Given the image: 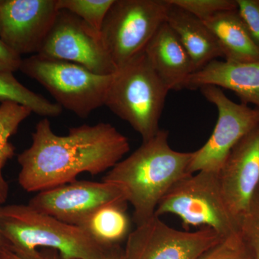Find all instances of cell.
Returning <instances> with one entry per match:
<instances>
[{"label":"cell","mask_w":259,"mask_h":259,"mask_svg":"<svg viewBox=\"0 0 259 259\" xmlns=\"http://www.w3.org/2000/svg\"><path fill=\"white\" fill-rule=\"evenodd\" d=\"M128 139L107 122L71 127L56 135L50 120L37 122L30 147L20 153L18 182L24 190L40 192L76 181L81 173L111 169L130 151Z\"/></svg>","instance_id":"1"},{"label":"cell","mask_w":259,"mask_h":259,"mask_svg":"<svg viewBox=\"0 0 259 259\" xmlns=\"http://www.w3.org/2000/svg\"><path fill=\"white\" fill-rule=\"evenodd\" d=\"M192 157V152L172 149L168 131L160 129L154 137L112 167L102 181L124 187L127 202L134 207V223L141 226L155 215L167 192L190 175Z\"/></svg>","instance_id":"2"},{"label":"cell","mask_w":259,"mask_h":259,"mask_svg":"<svg viewBox=\"0 0 259 259\" xmlns=\"http://www.w3.org/2000/svg\"><path fill=\"white\" fill-rule=\"evenodd\" d=\"M0 229L11 251L29 258L39 248H51L65 259H100L108 247L94 241L81 227L62 222L29 204L0 207Z\"/></svg>","instance_id":"3"},{"label":"cell","mask_w":259,"mask_h":259,"mask_svg":"<svg viewBox=\"0 0 259 259\" xmlns=\"http://www.w3.org/2000/svg\"><path fill=\"white\" fill-rule=\"evenodd\" d=\"M168 92L144 51L117 69L105 106L127 122L146 142L160 131Z\"/></svg>","instance_id":"4"},{"label":"cell","mask_w":259,"mask_h":259,"mask_svg":"<svg viewBox=\"0 0 259 259\" xmlns=\"http://www.w3.org/2000/svg\"><path fill=\"white\" fill-rule=\"evenodd\" d=\"M20 71L47 89L62 108L82 119L105 105L115 74H97L80 65L42 54L23 59Z\"/></svg>","instance_id":"5"},{"label":"cell","mask_w":259,"mask_h":259,"mask_svg":"<svg viewBox=\"0 0 259 259\" xmlns=\"http://www.w3.org/2000/svg\"><path fill=\"white\" fill-rule=\"evenodd\" d=\"M218 174L202 171L184 177L163 196L155 215H177L186 231L190 227L210 228L222 238L239 233L240 222L227 205Z\"/></svg>","instance_id":"6"},{"label":"cell","mask_w":259,"mask_h":259,"mask_svg":"<svg viewBox=\"0 0 259 259\" xmlns=\"http://www.w3.org/2000/svg\"><path fill=\"white\" fill-rule=\"evenodd\" d=\"M168 8L167 0H115L100 35L117 69L144 52L166 22Z\"/></svg>","instance_id":"7"},{"label":"cell","mask_w":259,"mask_h":259,"mask_svg":"<svg viewBox=\"0 0 259 259\" xmlns=\"http://www.w3.org/2000/svg\"><path fill=\"white\" fill-rule=\"evenodd\" d=\"M218 110V120L204 146L192 152L190 175L199 171L218 173L232 149L245 136L259 126V109L232 101L222 89L204 86L199 89Z\"/></svg>","instance_id":"8"},{"label":"cell","mask_w":259,"mask_h":259,"mask_svg":"<svg viewBox=\"0 0 259 259\" xmlns=\"http://www.w3.org/2000/svg\"><path fill=\"white\" fill-rule=\"evenodd\" d=\"M223 239L210 228L179 231L154 215L131 232L124 253L125 259H197Z\"/></svg>","instance_id":"9"},{"label":"cell","mask_w":259,"mask_h":259,"mask_svg":"<svg viewBox=\"0 0 259 259\" xmlns=\"http://www.w3.org/2000/svg\"><path fill=\"white\" fill-rule=\"evenodd\" d=\"M127 203L122 186L105 181L76 180L38 192L28 204L62 222L80 227L102 207Z\"/></svg>","instance_id":"10"},{"label":"cell","mask_w":259,"mask_h":259,"mask_svg":"<svg viewBox=\"0 0 259 259\" xmlns=\"http://www.w3.org/2000/svg\"><path fill=\"white\" fill-rule=\"evenodd\" d=\"M38 54L74 63L104 76L113 75L117 69L104 46L100 32L64 10H59Z\"/></svg>","instance_id":"11"},{"label":"cell","mask_w":259,"mask_h":259,"mask_svg":"<svg viewBox=\"0 0 259 259\" xmlns=\"http://www.w3.org/2000/svg\"><path fill=\"white\" fill-rule=\"evenodd\" d=\"M58 13L57 0H1L0 38L19 56L38 54Z\"/></svg>","instance_id":"12"},{"label":"cell","mask_w":259,"mask_h":259,"mask_svg":"<svg viewBox=\"0 0 259 259\" xmlns=\"http://www.w3.org/2000/svg\"><path fill=\"white\" fill-rule=\"evenodd\" d=\"M218 175L227 205L241 223L259 187V126L232 149Z\"/></svg>","instance_id":"13"},{"label":"cell","mask_w":259,"mask_h":259,"mask_svg":"<svg viewBox=\"0 0 259 259\" xmlns=\"http://www.w3.org/2000/svg\"><path fill=\"white\" fill-rule=\"evenodd\" d=\"M214 86L231 90L245 105L259 109V61L230 62L213 60L193 73L185 89L198 90Z\"/></svg>","instance_id":"14"},{"label":"cell","mask_w":259,"mask_h":259,"mask_svg":"<svg viewBox=\"0 0 259 259\" xmlns=\"http://www.w3.org/2000/svg\"><path fill=\"white\" fill-rule=\"evenodd\" d=\"M145 54L151 67L169 91L183 90L194 65L175 32L165 22L146 46Z\"/></svg>","instance_id":"15"},{"label":"cell","mask_w":259,"mask_h":259,"mask_svg":"<svg viewBox=\"0 0 259 259\" xmlns=\"http://www.w3.org/2000/svg\"><path fill=\"white\" fill-rule=\"evenodd\" d=\"M166 23L185 48L195 71L218 58H223L219 44L208 27L188 12L169 4Z\"/></svg>","instance_id":"16"},{"label":"cell","mask_w":259,"mask_h":259,"mask_svg":"<svg viewBox=\"0 0 259 259\" xmlns=\"http://www.w3.org/2000/svg\"><path fill=\"white\" fill-rule=\"evenodd\" d=\"M203 22L215 37L225 61H259V47L237 9L218 13Z\"/></svg>","instance_id":"17"},{"label":"cell","mask_w":259,"mask_h":259,"mask_svg":"<svg viewBox=\"0 0 259 259\" xmlns=\"http://www.w3.org/2000/svg\"><path fill=\"white\" fill-rule=\"evenodd\" d=\"M127 204H110L102 207L81 225L90 236L103 247L119 245L131 233Z\"/></svg>","instance_id":"18"},{"label":"cell","mask_w":259,"mask_h":259,"mask_svg":"<svg viewBox=\"0 0 259 259\" xmlns=\"http://www.w3.org/2000/svg\"><path fill=\"white\" fill-rule=\"evenodd\" d=\"M32 113L28 107L11 102L0 103V207L9 195V185L3 175V168L15 154L10 138L18 132L20 124Z\"/></svg>","instance_id":"19"},{"label":"cell","mask_w":259,"mask_h":259,"mask_svg":"<svg viewBox=\"0 0 259 259\" xmlns=\"http://www.w3.org/2000/svg\"><path fill=\"white\" fill-rule=\"evenodd\" d=\"M15 102L28 107L32 112L45 117H57L63 108L56 102L33 93L15 78L13 73H0V103Z\"/></svg>","instance_id":"20"},{"label":"cell","mask_w":259,"mask_h":259,"mask_svg":"<svg viewBox=\"0 0 259 259\" xmlns=\"http://www.w3.org/2000/svg\"><path fill=\"white\" fill-rule=\"evenodd\" d=\"M115 0H57V8L72 13L100 32L109 10Z\"/></svg>","instance_id":"21"},{"label":"cell","mask_w":259,"mask_h":259,"mask_svg":"<svg viewBox=\"0 0 259 259\" xmlns=\"http://www.w3.org/2000/svg\"><path fill=\"white\" fill-rule=\"evenodd\" d=\"M197 259H254L241 233L224 238Z\"/></svg>","instance_id":"22"},{"label":"cell","mask_w":259,"mask_h":259,"mask_svg":"<svg viewBox=\"0 0 259 259\" xmlns=\"http://www.w3.org/2000/svg\"><path fill=\"white\" fill-rule=\"evenodd\" d=\"M202 21L222 12L237 9L236 0H167Z\"/></svg>","instance_id":"23"},{"label":"cell","mask_w":259,"mask_h":259,"mask_svg":"<svg viewBox=\"0 0 259 259\" xmlns=\"http://www.w3.org/2000/svg\"><path fill=\"white\" fill-rule=\"evenodd\" d=\"M240 233L251 250L254 259H259V187L249 208L241 218Z\"/></svg>","instance_id":"24"},{"label":"cell","mask_w":259,"mask_h":259,"mask_svg":"<svg viewBox=\"0 0 259 259\" xmlns=\"http://www.w3.org/2000/svg\"><path fill=\"white\" fill-rule=\"evenodd\" d=\"M237 10L259 47V0H236Z\"/></svg>","instance_id":"25"},{"label":"cell","mask_w":259,"mask_h":259,"mask_svg":"<svg viewBox=\"0 0 259 259\" xmlns=\"http://www.w3.org/2000/svg\"><path fill=\"white\" fill-rule=\"evenodd\" d=\"M22 60L21 56L12 51L0 38V73L18 71Z\"/></svg>","instance_id":"26"},{"label":"cell","mask_w":259,"mask_h":259,"mask_svg":"<svg viewBox=\"0 0 259 259\" xmlns=\"http://www.w3.org/2000/svg\"><path fill=\"white\" fill-rule=\"evenodd\" d=\"M5 258L7 259H65L63 258L59 252L55 250H37L35 255H32L29 258L20 256L16 253H13L10 250L3 252Z\"/></svg>","instance_id":"27"},{"label":"cell","mask_w":259,"mask_h":259,"mask_svg":"<svg viewBox=\"0 0 259 259\" xmlns=\"http://www.w3.org/2000/svg\"><path fill=\"white\" fill-rule=\"evenodd\" d=\"M100 259H125L124 250L119 245L108 247Z\"/></svg>","instance_id":"28"},{"label":"cell","mask_w":259,"mask_h":259,"mask_svg":"<svg viewBox=\"0 0 259 259\" xmlns=\"http://www.w3.org/2000/svg\"><path fill=\"white\" fill-rule=\"evenodd\" d=\"M8 250H11L10 245L7 241L6 238H5L1 229H0V252H5Z\"/></svg>","instance_id":"29"},{"label":"cell","mask_w":259,"mask_h":259,"mask_svg":"<svg viewBox=\"0 0 259 259\" xmlns=\"http://www.w3.org/2000/svg\"><path fill=\"white\" fill-rule=\"evenodd\" d=\"M0 259H7L3 254V252H0Z\"/></svg>","instance_id":"30"},{"label":"cell","mask_w":259,"mask_h":259,"mask_svg":"<svg viewBox=\"0 0 259 259\" xmlns=\"http://www.w3.org/2000/svg\"><path fill=\"white\" fill-rule=\"evenodd\" d=\"M0 3H1V0H0Z\"/></svg>","instance_id":"31"}]
</instances>
